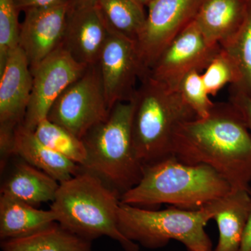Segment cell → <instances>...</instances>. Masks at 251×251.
<instances>
[{"label":"cell","mask_w":251,"mask_h":251,"mask_svg":"<svg viewBox=\"0 0 251 251\" xmlns=\"http://www.w3.org/2000/svg\"><path fill=\"white\" fill-rule=\"evenodd\" d=\"M172 154L187 164L211 167L232 189L251 188V134L230 102L215 103L206 117L181 124Z\"/></svg>","instance_id":"obj_1"},{"label":"cell","mask_w":251,"mask_h":251,"mask_svg":"<svg viewBox=\"0 0 251 251\" xmlns=\"http://www.w3.org/2000/svg\"><path fill=\"white\" fill-rule=\"evenodd\" d=\"M231 190L229 183L211 167L187 164L171 156L144 166L139 183L120 200L125 204L150 209L167 204L197 210Z\"/></svg>","instance_id":"obj_2"},{"label":"cell","mask_w":251,"mask_h":251,"mask_svg":"<svg viewBox=\"0 0 251 251\" xmlns=\"http://www.w3.org/2000/svg\"><path fill=\"white\" fill-rule=\"evenodd\" d=\"M120 195L100 178L82 171L59 183L50 209L64 228L91 242L101 237L116 241L125 251H139V245L125 237L118 226Z\"/></svg>","instance_id":"obj_3"},{"label":"cell","mask_w":251,"mask_h":251,"mask_svg":"<svg viewBox=\"0 0 251 251\" xmlns=\"http://www.w3.org/2000/svg\"><path fill=\"white\" fill-rule=\"evenodd\" d=\"M131 131L144 166L173 156V138L181 124L197 118L176 89L144 77L131 99Z\"/></svg>","instance_id":"obj_4"},{"label":"cell","mask_w":251,"mask_h":251,"mask_svg":"<svg viewBox=\"0 0 251 251\" xmlns=\"http://www.w3.org/2000/svg\"><path fill=\"white\" fill-rule=\"evenodd\" d=\"M133 108L131 100L115 104L108 119L82 139L87 151L82 168L100 178L120 198L139 183L143 174L132 137Z\"/></svg>","instance_id":"obj_5"},{"label":"cell","mask_w":251,"mask_h":251,"mask_svg":"<svg viewBox=\"0 0 251 251\" xmlns=\"http://www.w3.org/2000/svg\"><path fill=\"white\" fill-rule=\"evenodd\" d=\"M213 202L197 210L173 206L158 210L121 202L119 229L127 239L147 249H159L175 240L188 251H212V242L204 228L214 217Z\"/></svg>","instance_id":"obj_6"},{"label":"cell","mask_w":251,"mask_h":251,"mask_svg":"<svg viewBox=\"0 0 251 251\" xmlns=\"http://www.w3.org/2000/svg\"><path fill=\"white\" fill-rule=\"evenodd\" d=\"M110 111L96 64L87 67L59 96L47 119L82 139L93 127L106 120Z\"/></svg>","instance_id":"obj_7"},{"label":"cell","mask_w":251,"mask_h":251,"mask_svg":"<svg viewBox=\"0 0 251 251\" xmlns=\"http://www.w3.org/2000/svg\"><path fill=\"white\" fill-rule=\"evenodd\" d=\"M32 89V74L21 47L0 72V169L4 171L13 153L15 130L23 125Z\"/></svg>","instance_id":"obj_8"},{"label":"cell","mask_w":251,"mask_h":251,"mask_svg":"<svg viewBox=\"0 0 251 251\" xmlns=\"http://www.w3.org/2000/svg\"><path fill=\"white\" fill-rule=\"evenodd\" d=\"M203 1L152 0L148 5L146 24L136 43L142 78L175 38L195 21Z\"/></svg>","instance_id":"obj_9"},{"label":"cell","mask_w":251,"mask_h":251,"mask_svg":"<svg viewBox=\"0 0 251 251\" xmlns=\"http://www.w3.org/2000/svg\"><path fill=\"white\" fill-rule=\"evenodd\" d=\"M87 69L60 46L31 69L32 89L23 125L34 131L37 125L47 118L50 110L59 96Z\"/></svg>","instance_id":"obj_10"},{"label":"cell","mask_w":251,"mask_h":251,"mask_svg":"<svg viewBox=\"0 0 251 251\" xmlns=\"http://www.w3.org/2000/svg\"><path fill=\"white\" fill-rule=\"evenodd\" d=\"M220 49L208 42L194 21L161 52L146 76L176 90L188 73L204 71Z\"/></svg>","instance_id":"obj_11"},{"label":"cell","mask_w":251,"mask_h":251,"mask_svg":"<svg viewBox=\"0 0 251 251\" xmlns=\"http://www.w3.org/2000/svg\"><path fill=\"white\" fill-rule=\"evenodd\" d=\"M97 65L110 110L119 102L131 100L142 78L136 44L109 31Z\"/></svg>","instance_id":"obj_12"},{"label":"cell","mask_w":251,"mask_h":251,"mask_svg":"<svg viewBox=\"0 0 251 251\" xmlns=\"http://www.w3.org/2000/svg\"><path fill=\"white\" fill-rule=\"evenodd\" d=\"M70 1L62 0L44 7L25 10L20 25L19 46L34 69L62 46Z\"/></svg>","instance_id":"obj_13"},{"label":"cell","mask_w":251,"mask_h":251,"mask_svg":"<svg viewBox=\"0 0 251 251\" xmlns=\"http://www.w3.org/2000/svg\"><path fill=\"white\" fill-rule=\"evenodd\" d=\"M108 34V26L97 5L70 6L62 46L77 62L91 67L98 63Z\"/></svg>","instance_id":"obj_14"},{"label":"cell","mask_w":251,"mask_h":251,"mask_svg":"<svg viewBox=\"0 0 251 251\" xmlns=\"http://www.w3.org/2000/svg\"><path fill=\"white\" fill-rule=\"evenodd\" d=\"M249 5L248 0H204L195 21L208 42L221 47L242 27Z\"/></svg>","instance_id":"obj_15"},{"label":"cell","mask_w":251,"mask_h":251,"mask_svg":"<svg viewBox=\"0 0 251 251\" xmlns=\"http://www.w3.org/2000/svg\"><path fill=\"white\" fill-rule=\"evenodd\" d=\"M13 153L59 183L72 179L82 171V166L48 148L34 131L23 125L15 130Z\"/></svg>","instance_id":"obj_16"},{"label":"cell","mask_w":251,"mask_h":251,"mask_svg":"<svg viewBox=\"0 0 251 251\" xmlns=\"http://www.w3.org/2000/svg\"><path fill=\"white\" fill-rule=\"evenodd\" d=\"M59 187L57 180L21 159L3 181L0 193L37 207L53 202Z\"/></svg>","instance_id":"obj_17"},{"label":"cell","mask_w":251,"mask_h":251,"mask_svg":"<svg viewBox=\"0 0 251 251\" xmlns=\"http://www.w3.org/2000/svg\"><path fill=\"white\" fill-rule=\"evenodd\" d=\"M249 190L232 189L213 202V219L217 224L219 238L217 247L212 251H240L249 213Z\"/></svg>","instance_id":"obj_18"},{"label":"cell","mask_w":251,"mask_h":251,"mask_svg":"<svg viewBox=\"0 0 251 251\" xmlns=\"http://www.w3.org/2000/svg\"><path fill=\"white\" fill-rule=\"evenodd\" d=\"M55 222V214L50 209H39L9 196H0L1 241L27 237Z\"/></svg>","instance_id":"obj_19"},{"label":"cell","mask_w":251,"mask_h":251,"mask_svg":"<svg viewBox=\"0 0 251 251\" xmlns=\"http://www.w3.org/2000/svg\"><path fill=\"white\" fill-rule=\"evenodd\" d=\"M92 243L55 222L27 237L1 241L0 246L3 251H92Z\"/></svg>","instance_id":"obj_20"},{"label":"cell","mask_w":251,"mask_h":251,"mask_svg":"<svg viewBox=\"0 0 251 251\" xmlns=\"http://www.w3.org/2000/svg\"><path fill=\"white\" fill-rule=\"evenodd\" d=\"M109 31L136 44L145 29V7L134 0H98L97 3Z\"/></svg>","instance_id":"obj_21"},{"label":"cell","mask_w":251,"mask_h":251,"mask_svg":"<svg viewBox=\"0 0 251 251\" xmlns=\"http://www.w3.org/2000/svg\"><path fill=\"white\" fill-rule=\"evenodd\" d=\"M34 131L48 148L80 166H85L87 151L82 139L47 118L41 121Z\"/></svg>","instance_id":"obj_22"},{"label":"cell","mask_w":251,"mask_h":251,"mask_svg":"<svg viewBox=\"0 0 251 251\" xmlns=\"http://www.w3.org/2000/svg\"><path fill=\"white\" fill-rule=\"evenodd\" d=\"M249 3L247 17L242 27L221 48L233 59L239 72V82L232 87V90L251 98V4Z\"/></svg>","instance_id":"obj_23"},{"label":"cell","mask_w":251,"mask_h":251,"mask_svg":"<svg viewBox=\"0 0 251 251\" xmlns=\"http://www.w3.org/2000/svg\"><path fill=\"white\" fill-rule=\"evenodd\" d=\"M208 94L215 97L226 85L234 87L239 80L237 66L229 54L221 49L202 74Z\"/></svg>","instance_id":"obj_24"},{"label":"cell","mask_w":251,"mask_h":251,"mask_svg":"<svg viewBox=\"0 0 251 251\" xmlns=\"http://www.w3.org/2000/svg\"><path fill=\"white\" fill-rule=\"evenodd\" d=\"M18 12L14 0H0V72L10 54L19 47Z\"/></svg>","instance_id":"obj_25"},{"label":"cell","mask_w":251,"mask_h":251,"mask_svg":"<svg viewBox=\"0 0 251 251\" xmlns=\"http://www.w3.org/2000/svg\"><path fill=\"white\" fill-rule=\"evenodd\" d=\"M176 90L198 118L209 115L214 106L203 82L202 74L198 71L188 73L179 82Z\"/></svg>","instance_id":"obj_26"},{"label":"cell","mask_w":251,"mask_h":251,"mask_svg":"<svg viewBox=\"0 0 251 251\" xmlns=\"http://www.w3.org/2000/svg\"><path fill=\"white\" fill-rule=\"evenodd\" d=\"M240 112L251 134V98L244 94L232 90L229 101Z\"/></svg>","instance_id":"obj_27"},{"label":"cell","mask_w":251,"mask_h":251,"mask_svg":"<svg viewBox=\"0 0 251 251\" xmlns=\"http://www.w3.org/2000/svg\"><path fill=\"white\" fill-rule=\"evenodd\" d=\"M14 1L18 11H25L32 8L50 6L62 0H14Z\"/></svg>","instance_id":"obj_28"},{"label":"cell","mask_w":251,"mask_h":251,"mask_svg":"<svg viewBox=\"0 0 251 251\" xmlns=\"http://www.w3.org/2000/svg\"><path fill=\"white\" fill-rule=\"evenodd\" d=\"M249 195H250V201H249V213H248L247 224L244 229L239 251H251V188L249 190Z\"/></svg>","instance_id":"obj_29"},{"label":"cell","mask_w":251,"mask_h":251,"mask_svg":"<svg viewBox=\"0 0 251 251\" xmlns=\"http://www.w3.org/2000/svg\"><path fill=\"white\" fill-rule=\"evenodd\" d=\"M71 7H88L97 5L98 0H69Z\"/></svg>","instance_id":"obj_30"},{"label":"cell","mask_w":251,"mask_h":251,"mask_svg":"<svg viewBox=\"0 0 251 251\" xmlns=\"http://www.w3.org/2000/svg\"><path fill=\"white\" fill-rule=\"evenodd\" d=\"M134 1L145 7V6H148L152 0H134Z\"/></svg>","instance_id":"obj_31"},{"label":"cell","mask_w":251,"mask_h":251,"mask_svg":"<svg viewBox=\"0 0 251 251\" xmlns=\"http://www.w3.org/2000/svg\"><path fill=\"white\" fill-rule=\"evenodd\" d=\"M249 2H250V3H251V0H249Z\"/></svg>","instance_id":"obj_32"}]
</instances>
